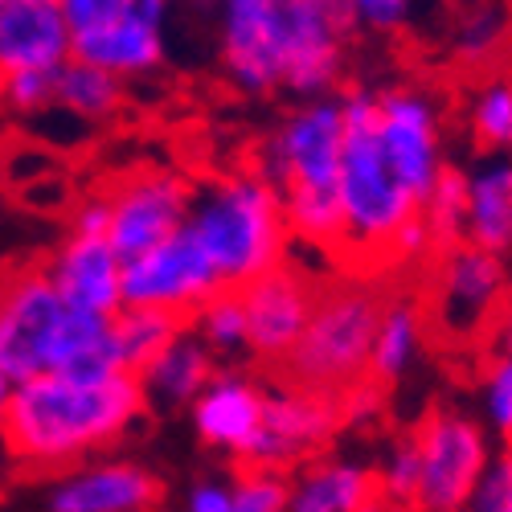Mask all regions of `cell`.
I'll return each mask as SVG.
<instances>
[{"mask_svg": "<svg viewBox=\"0 0 512 512\" xmlns=\"http://www.w3.org/2000/svg\"><path fill=\"white\" fill-rule=\"evenodd\" d=\"M340 5L349 9L357 29L373 33H398L414 17V0H340Z\"/></svg>", "mask_w": 512, "mask_h": 512, "instance_id": "obj_35", "label": "cell"}, {"mask_svg": "<svg viewBox=\"0 0 512 512\" xmlns=\"http://www.w3.org/2000/svg\"><path fill=\"white\" fill-rule=\"evenodd\" d=\"M0 373L13 386L41 373L115 377L111 316L70 308L41 263L0 275Z\"/></svg>", "mask_w": 512, "mask_h": 512, "instance_id": "obj_3", "label": "cell"}, {"mask_svg": "<svg viewBox=\"0 0 512 512\" xmlns=\"http://www.w3.org/2000/svg\"><path fill=\"white\" fill-rule=\"evenodd\" d=\"M345 107V148H340L336 201H340V254L357 267V275L390 271V250L398 234L418 218V201L402 189L394 168L377 144V91L349 87L340 91Z\"/></svg>", "mask_w": 512, "mask_h": 512, "instance_id": "obj_4", "label": "cell"}, {"mask_svg": "<svg viewBox=\"0 0 512 512\" xmlns=\"http://www.w3.org/2000/svg\"><path fill=\"white\" fill-rule=\"evenodd\" d=\"M426 353H431V324H426L418 287H386V304H381L365 377L394 390L422 365Z\"/></svg>", "mask_w": 512, "mask_h": 512, "instance_id": "obj_21", "label": "cell"}, {"mask_svg": "<svg viewBox=\"0 0 512 512\" xmlns=\"http://www.w3.org/2000/svg\"><path fill=\"white\" fill-rule=\"evenodd\" d=\"M263 406H267V386H259L242 369H218L209 377V386L197 394V402L189 406V418L197 439L209 451L242 463L246 447L259 435Z\"/></svg>", "mask_w": 512, "mask_h": 512, "instance_id": "obj_17", "label": "cell"}, {"mask_svg": "<svg viewBox=\"0 0 512 512\" xmlns=\"http://www.w3.org/2000/svg\"><path fill=\"white\" fill-rule=\"evenodd\" d=\"M373 484H377V500L394 508V512H414L418 504V455L410 435H398L386 443V451L373 463Z\"/></svg>", "mask_w": 512, "mask_h": 512, "instance_id": "obj_29", "label": "cell"}, {"mask_svg": "<svg viewBox=\"0 0 512 512\" xmlns=\"http://www.w3.org/2000/svg\"><path fill=\"white\" fill-rule=\"evenodd\" d=\"M0 9H5V0H0Z\"/></svg>", "mask_w": 512, "mask_h": 512, "instance_id": "obj_45", "label": "cell"}, {"mask_svg": "<svg viewBox=\"0 0 512 512\" xmlns=\"http://www.w3.org/2000/svg\"><path fill=\"white\" fill-rule=\"evenodd\" d=\"M218 291L226 287L189 230H177L160 246L123 263V308L160 312L189 324Z\"/></svg>", "mask_w": 512, "mask_h": 512, "instance_id": "obj_11", "label": "cell"}, {"mask_svg": "<svg viewBox=\"0 0 512 512\" xmlns=\"http://www.w3.org/2000/svg\"><path fill=\"white\" fill-rule=\"evenodd\" d=\"M406 435L418 455L414 512H467L496 459L488 426L459 406H431Z\"/></svg>", "mask_w": 512, "mask_h": 512, "instance_id": "obj_9", "label": "cell"}, {"mask_svg": "<svg viewBox=\"0 0 512 512\" xmlns=\"http://www.w3.org/2000/svg\"><path fill=\"white\" fill-rule=\"evenodd\" d=\"M340 148H345V107L340 95L304 99L275 119L254 148V173L275 185L279 201L336 193Z\"/></svg>", "mask_w": 512, "mask_h": 512, "instance_id": "obj_8", "label": "cell"}, {"mask_svg": "<svg viewBox=\"0 0 512 512\" xmlns=\"http://www.w3.org/2000/svg\"><path fill=\"white\" fill-rule=\"evenodd\" d=\"M492 439H512V361L488 357L480 369V414Z\"/></svg>", "mask_w": 512, "mask_h": 512, "instance_id": "obj_31", "label": "cell"}, {"mask_svg": "<svg viewBox=\"0 0 512 512\" xmlns=\"http://www.w3.org/2000/svg\"><path fill=\"white\" fill-rule=\"evenodd\" d=\"M70 62V25L62 0H5L0 9V78L41 70L58 74Z\"/></svg>", "mask_w": 512, "mask_h": 512, "instance_id": "obj_18", "label": "cell"}, {"mask_svg": "<svg viewBox=\"0 0 512 512\" xmlns=\"http://www.w3.org/2000/svg\"><path fill=\"white\" fill-rule=\"evenodd\" d=\"M467 512H512V451L492 459Z\"/></svg>", "mask_w": 512, "mask_h": 512, "instance_id": "obj_36", "label": "cell"}, {"mask_svg": "<svg viewBox=\"0 0 512 512\" xmlns=\"http://www.w3.org/2000/svg\"><path fill=\"white\" fill-rule=\"evenodd\" d=\"M185 324L160 312H140V308H123L119 316H111V340H115V357L119 369L140 377V369L181 332Z\"/></svg>", "mask_w": 512, "mask_h": 512, "instance_id": "obj_26", "label": "cell"}, {"mask_svg": "<svg viewBox=\"0 0 512 512\" xmlns=\"http://www.w3.org/2000/svg\"><path fill=\"white\" fill-rule=\"evenodd\" d=\"M54 78L58 74H41V70H21V74H5L0 78V111L5 119H41L54 107Z\"/></svg>", "mask_w": 512, "mask_h": 512, "instance_id": "obj_32", "label": "cell"}, {"mask_svg": "<svg viewBox=\"0 0 512 512\" xmlns=\"http://www.w3.org/2000/svg\"><path fill=\"white\" fill-rule=\"evenodd\" d=\"M218 357H213L201 336L185 324L168 345L140 369V390H144V402L148 406H160V410H177V406H193L197 394L209 386V377L218 373Z\"/></svg>", "mask_w": 512, "mask_h": 512, "instance_id": "obj_23", "label": "cell"}, {"mask_svg": "<svg viewBox=\"0 0 512 512\" xmlns=\"http://www.w3.org/2000/svg\"><path fill=\"white\" fill-rule=\"evenodd\" d=\"M336 406H340V431H373L390 406V390L377 386L373 377H361L336 394Z\"/></svg>", "mask_w": 512, "mask_h": 512, "instance_id": "obj_34", "label": "cell"}, {"mask_svg": "<svg viewBox=\"0 0 512 512\" xmlns=\"http://www.w3.org/2000/svg\"><path fill=\"white\" fill-rule=\"evenodd\" d=\"M365 512H394V508H386V504H381V500H373V504H369Z\"/></svg>", "mask_w": 512, "mask_h": 512, "instance_id": "obj_43", "label": "cell"}, {"mask_svg": "<svg viewBox=\"0 0 512 512\" xmlns=\"http://www.w3.org/2000/svg\"><path fill=\"white\" fill-rule=\"evenodd\" d=\"M62 13L70 25V41L82 33H95L107 21H115L123 13V0H62Z\"/></svg>", "mask_w": 512, "mask_h": 512, "instance_id": "obj_37", "label": "cell"}, {"mask_svg": "<svg viewBox=\"0 0 512 512\" xmlns=\"http://www.w3.org/2000/svg\"><path fill=\"white\" fill-rule=\"evenodd\" d=\"M386 304V287L373 275H336L324 279L300 345L283 361V381L320 394H340L369 373V353Z\"/></svg>", "mask_w": 512, "mask_h": 512, "instance_id": "obj_6", "label": "cell"}, {"mask_svg": "<svg viewBox=\"0 0 512 512\" xmlns=\"http://www.w3.org/2000/svg\"><path fill=\"white\" fill-rule=\"evenodd\" d=\"M189 328L201 336V345L218 361L246 357V312H242V295L238 291H218L189 320Z\"/></svg>", "mask_w": 512, "mask_h": 512, "instance_id": "obj_28", "label": "cell"}, {"mask_svg": "<svg viewBox=\"0 0 512 512\" xmlns=\"http://www.w3.org/2000/svg\"><path fill=\"white\" fill-rule=\"evenodd\" d=\"M234 512H287V472L271 467H242L230 476Z\"/></svg>", "mask_w": 512, "mask_h": 512, "instance_id": "obj_33", "label": "cell"}, {"mask_svg": "<svg viewBox=\"0 0 512 512\" xmlns=\"http://www.w3.org/2000/svg\"><path fill=\"white\" fill-rule=\"evenodd\" d=\"M5 144H9V119H5V111H0V152H5Z\"/></svg>", "mask_w": 512, "mask_h": 512, "instance_id": "obj_42", "label": "cell"}, {"mask_svg": "<svg viewBox=\"0 0 512 512\" xmlns=\"http://www.w3.org/2000/svg\"><path fill=\"white\" fill-rule=\"evenodd\" d=\"M144 414L148 402L132 373H41L13 386L5 422H0V447L25 472L58 476L74 463L111 455V447L140 431Z\"/></svg>", "mask_w": 512, "mask_h": 512, "instance_id": "obj_2", "label": "cell"}, {"mask_svg": "<svg viewBox=\"0 0 512 512\" xmlns=\"http://www.w3.org/2000/svg\"><path fill=\"white\" fill-rule=\"evenodd\" d=\"M9 201H13V193H9L5 181H0V226H5V218H9Z\"/></svg>", "mask_w": 512, "mask_h": 512, "instance_id": "obj_41", "label": "cell"}, {"mask_svg": "<svg viewBox=\"0 0 512 512\" xmlns=\"http://www.w3.org/2000/svg\"><path fill=\"white\" fill-rule=\"evenodd\" d=\"M463 242L512 254V152H480L463 168Z\"/></svg>", "mask_w": 512, "mask_h": 512, "instance_id": "obj_20", "label": "cell"}, {"mask_svg": "<svg viewBox=\"0 0 512 512\" xmlns=\"http://www.w3.org/2000/svg\"><path fill=\"white\" fill-rule=\"evenodd\" d=\"M463 127L480 152H512V70L492 66L463 99Z\"/></svg>", "mask_w": 512, "mask_h": 512, "instance_id": "obj_25", "label": "cell"}, {"mask_svg": "<svg viewBox=\"0 0 512 512\" xmlns=\"http://www.w3.org/2000/svg\"><path fill=\"white\" fill-rule=\"evenodd\" d=\"M373 500V463L357 455L324 451L287 472V512H365Z\"/></svg>", "mask_w": 512, "mask_h": 512, "instance_id": "obj_22", "label": "cell"}, {"mask_svg": "<svg viewBox=\"0 0 512 512\" xmlns=\"http://www.w3.org/2000/svg\"><path fill=\"white\" fill-rule=\"evenodd\" d=\"M164 484L148 463L127 455H95L58 472L46 492V512H160Z\"/></svg>", "mask_w": 512, "mask_h": 512, "instance_id": "obj_15", "label": "cell"}, {"mask_svg": "<svg viewBox=\"0 0 512 512\" xmlns=\"http://www.w3.org/2000/svg\"><path fill=\"white\" fill-rule=\"evenodd\" d=\"M185 230L201 242L226 291H242L291 263V230L283 201L254 168H234L193 185Z\"/></svg>", "mask_w": 512, "mask_h": 512, "instance_id": "obj_5", "label": "cell"}, {"mask_svg": "<svg viewBox=\"0 0 512 512\" xmlns=\"http://www.w3.org/2000/svg\"><path fill=\"white\" fill-rule=\"evenodd\" d=\"M164 29L168 25L136 13L123 0V13L115 21L70 41V58L91 62V66L115 74L127 87V82H136V78H152L164 66V58H168V33Z\"/></svg>", "mask_w": 512, "mask_h": 512, "instance_id": "obj_19", "label": "cell"}, {"mask_svg": "<svg viewBox=\"0 0 512 512\" xmlns=\"http://www.w3.org/2000/svg\"><path fill=\"white\" fill-rule=\"evenodd\" d=\"M123 103H127V87L115 74H107L91 62L70 58L54 78V107L82 127L111 123L123 111Z\"/></svg>", "mask_w": 512, "mask_h": 512, "instance_id": "obj_24", "label": "cell"}, {"mask_svg": "<svg viewBox=\"0 0 512 512\" xmlns=\"http://www.w3.org/2000/svg\"><path fill=\"white\" fill-rule=\"evenodd\" d=\"M488 357H508L512 361V295H508V304H504L492 336H488Z\"/></svg>", "mask_w": 512, "mask_h": 512, "instance_id": "obj_39", "label": "cell"}, {"mask_svg": "<svg viewBox=\"0 0 512 512\" xmlns=\"http://www.w3.org/2000/svg\"><path fill=\"white\" fill-rule=\"evenodd\" d=\"M422 222L435 234L439 246L447 242H463V173L451 164L447 173L435 181V189L422 197Z\"/></svg>", "mask_w": 512, "mask_h": 512, "instance_id": "obj_30", "label": "cell"}, {"mask_svg": "<svg viewBox=\"0 0 512 512\" xmlns=\"http://www.w3.org/2000/svg\"><path fill=\"white\" fill-rule=\"evenodd\" d=\"M41 267L70 308L95 316L123 312V259L103 234L66 230V238L50 250V259H41Z\"/></svg>", "mask_w": 512, "mask_h": 512, "instance_id": "obj_16", "label": "cell"}, {"mask_svg": "<svg viewBox=\"0 0 512 512\" xmlns=\"http://www.w3.org/2000/svg\"><path fill=\"white\" fill-rule=\"evenodd\" d=\"M9 398H13V381L0 373V422H5V410H9Z\"/></svg>", "mask_w": 512, "mask_h": 512, "instance_id": "obj_40", "label": "cell"}, {"mask_svg": "<svg viewBox=\"0 0 512 512\" xmlns=\"http://www.w3.org/2000/svg\"><path fill=\"white\" fill-rule=\"evenodd\" d=\"M512 295L500 254L467 242H447L422 267L418 300L431 324V340L455 349H488V336Z\"/></svg>", "mask_w": 512, "mask_h": 512, "instance_id": "obj_7", "label": "cell"}, {"mask_svg": "<svg viewBox=\"0 0 512 512\" xmlns=\"http://www.w3.org/2000/svg\"><path fill=\"white\" fill-rule=\"evenodd\" d=\"M377 144L386 152L402 189L422 209V197L451 168L439 99L426 87H414V82L377 91Z\"/></svg>", "mask_w": 512, "mask_h": 512, "instance_id": "obj_10", "label": "cell"}, {"mask_svg": "<svg viewBox=\"0 0 512 512\" xmlns=\"http://www.w3.org/2000/svg\"><path fill=\"white\" fill-rule=\"evenodd\" d=\"M508 451H512V439H508Z\"/></svg>", "mask_w": 512, "mask_h": 512, "instance_id": "obj_44", "label": "cell"}, {"mask_svg": "<svg viewBox=\"0 0 512 512\" xmlns=\"http://www.w3.org/2000/svg\"><path fill=\"white\" fill-rule=\"evenodd\" d=\"M218 62L250 99L336 95L357 25L340 0H213Z\"/></svg>", "mask_w": 512, "mask_h": 512, "instance_id": "obj_1", "label": "cell"}, {"mask_svg": "<svg viewBox=\"0 0 512 512\" xmlns=\"http://www.w3.org/2000/svg\"><path fill=\"white\" fill-rule=\"evenodd\" d=\"M181 512H234L230 480L201 476V480H197V484H189V492L181 496Z\"/></svg>", "mask_w": 512, "mask_h": 512, "instance_id": "obj_38", "label": "cell"}, {"mask_svg": "<svg viewBox=\"0 0 512 512\" xmlns=\"http://www.w3.org/2000/svg\"><path fill=\"white\" fill-rule=\"evenodd\" d=\"M504 37H508V5L504 0H476L467 13H459L451 29V54L459 62L484 66L496 58Z\"/></svg>", "mask_w": 512, "mask_h": 512, "instance_id": "obj_27", "label": "cell"}, {"mask_svg": "<svg viewBox=\"0 0 512 512\" xmlns=\"http://www.w3.org/2000/svg\"><path fill=\"white\" fill-rule=\"evenodd\" d=\"M316 291H320V279H312L295 263H283L279 271L242 287L238 295L246 312V357L283 369V361L291 357V349L300 345V336L308 328Z\"/></svg>", "mask_w": 512, "mask_h": 512, "instance_id": "obj_14", "label": "cell"}, {"mask_svg": "<svg viewBox=\"0 0 512 512\" xmlns=\"http://www.w3.org/2000/svg\"><path fill=\"white\" fill-rule=\"evenodd\" d=\"M340 435V406L336 394L283 386L267 390L259 435L246 447L242 467H271V472H295L300 463L324 455Z\"/></svg>", "mask_w": 512, "mask_h": 512, "instance_id": "obj_12", "label": "cell"}, {"mask_svg": "<svg viewBox=\"0 0 512 512\" xmlns=\"http://www.w3.org/2000/svg\"><path fill=\"white\" fill-rule=\"evenodd\" d=\"M103 193H107V242L115 246L123 263L185 230L193 201V185L173 168H144V173H132Z\"/></svg>", "mask_w": 512, "mask_h": 512, "instance_id": "obj_13", "label": "cell"}]
</instances>
